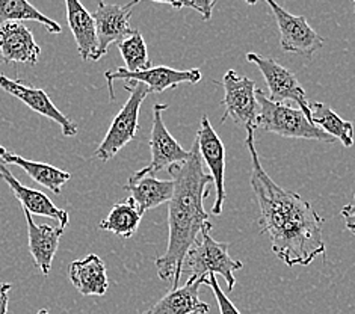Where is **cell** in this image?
Returning a JSON list of instances; mask_svg holds the SVG:
<instances>
[{
    "label": "cell",
    "instance_id": "obj_1",
    "mask_svg": "<svg viewBox=\"0 0 355 314\" xmlns=\"http://www.w3.org/2000/svg\"><path fill=\"white\" fill-rule=\"evenodd\" d=\"M245 146L251 155V188L259 202L260 233H268L270 248L287 266H309L318 256H322V224L311 202L300 193L280 188L260 164L256 150L254 130L247 132Z\"/></svg>",
    "mask_w": 355,
    "mask_h": 314
},
{
    "label": "cell",
    "instance_id": "obj_2",
    "mask_svg": "<svg viewBox=\"0 0 355 314\" xmlns=\"http://www.w3.org/2000/svg\"><path fill=\"white\" fill-rule=\"evenodd\" d=\"M173 177L174 193L168 202V237L166 251L156 259L157 275L164 281L173 279V290L180 286L182 266L192 245L205 227L210 225L205 200L209 197L214 178L205 173L197 142L189 150L186 162L168 168Z\"/></svg>",
    "mask_w": 355,
    "mask_h": 314
},
{
    "label": "cell",
    "instance_id": "obj_3",
    "mask_svg": "<svg viewBox=\"0 0 355 314\" xmlns=\"http://www.w3.org/2000/svg\"><path fill=\"white\" fill-rule=\"evenodd\" d=\"M210 228H212V224L202 228L188 256L184 257L182 277H188L186 281H197V279L206 278L210 274L221 275L225 279L228 290H233L236 286L234 272L242 269L243 263L228 254L230 245L216 242L210 236Z\"/></svg>",
    "mask_w": 355,
    "mask_h": 314
},
{
    "label": "cell",
    "instance_id": "obj_4",
    "mask_svg": "<svg viewBox=\"0 0 355 314\" xmlns=\"http://www.w3.org/2000/svg\"><path fill=\"white\" fill-rule=\"evenodd\" d=\"M256 97L260 110L257 127L260 129L280 134L283 138L315 139L327 143L336 142L334 138L313 124L300 107H293L286 103H274L259 88L256 91Z\"/></svg>",
    "mask_w": 355,
    "mask_h": 314
},
{
    "label": "cell",
    "instance_id": "obj_5",
    "mask_svg": "<svg viewBox=\"0 0 355 314\" xmlns=\"http://www.w3.org/2000/svg\"><path fill=\"white\" fill-rule=\"evenodd\" d=\"M124 89L129 92L130 97L114 118L106 137L96 150V157L100 159L101 162L111 160L118 151L137 138V133L139 130V109L142 101L151 92L148 87L139 82H129Z\"/></svg>",
    "mask_w": 355,
    "mask_h": 314
},
{
    "label": "cell",
    "instance_id": "obj_6",
    "mask_svg": "<svg viewBox=\"0 0 355 314\" xmlns=\"http://www.w3.org/2000/svg\"><path fill=\"white\" fill-rule=\"evenodd\" d=\"M224 98L221 105L224 106V115L221 118V124L225 123L227 118L242 125L245 130L257 129V97H256V82L245 76H239L234 70H228L223 78Z\"/></svg>",
    "mask_w": 355,
    "mask_h": 314
},
{
    "label": "cell",
    "instance_id": "obj_7",
    "mask_svg": "<svg viewBox=\"0 0 355 314\" xmlns=\"http://www.w3.org/2000/svg\"><path fill=\"white\" fill-rule=\"evenodd\" d=\"M247 62L254 64L263 74L269 88L268 98L270 101H274V103H286V101L297 103L310 120V103L307 101L306 91L291 70L278 64L274 58H265L259 53H248Z\"/></svg>",
    "mask_w": 355,
    "mask_h": 314
},
{
    "label": "cell",
    "instance_id": "obj_8",
    "mask_svg": "<svg viewBox=\"0 0 355 314\" xmlns=\"http://www.w3.org/2000/svg\"><path fill=\"white\" fill-rule=\"evenodd\" d=\"M168 109V105L157 103L153 107V127L150 133V150H151V160L150 164L135 173L132 177H155L157 173L170 168L173 165H179L188 160L189 151H186L179 142L174 139L173 134L168 132L166 125L162 120L164 110Z\"/></svg>",
    "mask_w": 355,
    "mask_h": 314
},
{
    "label": "cell",
    "instance_id": "obj_9",
    "mask_svg": "<svg viewBox=\"0 0 355 314\" xmlns=\"http://www.w3.org/2000/svg\"><path fill=\"white\" fill-rule=\"evenodd\" d=\"M268 6L272 11L278 32H280V46L287 53L311 58L324 46V38L318 35L304 15H293L283 6L268 0Z\"/></svg>",
    "mask_w": 355,
    "mask_h": 314
},
{
    "label": "cell",
    "instance_id": "obj_10",
    "mask_svg": "<svg viewBox=\"0 0 355 314\" xmlns=\"http://www.w3.org/2000/svg\"><path fill=\"white\" fill-rule=\"evenodd\" d=\"M138 2H130L128 5H111L98 2L97 11L92 15L97 32V52L92 61H100L107 53V49L114 42H121L135 33L130 26V17L133 8Z\"/></svg>",
    "mask_w": 355,
    "mask_h": 314
},
{
    "label": "cell",
    "instance_id": "obj_11",
    "mask_svg": "<svg viewBox=\"0 0 355 314\" xmlns=\"http://www.w3.org/2000/svg\"><path fill=\"white\" fill-rule=\"evenodd\" d=\"M105 78L109 83V94L111 98L115 100L114 92V82L118 79H125L129 82H139L144 83L151 92H164L166 89L177 88L182 83L196 85L201 80V71L198 69L191 70H175L170 67L159 65L151 67V69L139 73H129L125 69H116L114 71H106Z\"/></svg>",
    "mask_w": 355,
    "mask_h": 314
},
{
    "label": "cell",
    "instance_id": "obj_12",
    "mask_svg": "<svg viewBox=\"0 0 355 314\" xmlns=\"http://www.w3.org/2000/svg\"><path fill=\"white\" fill-rule=\"evenodd\" d=\"M196 142L198 146L201 159L205 160L206 165L209 166L210 175H212L214 183L216 186V201L212 207V213L215 216H219L223 213L225 201V147L206 115H202L200 121V129L197 132Z\"/></svg>",
    "mask_w": 355,
    "mask_h": 314
},
{
    "label": "cell",
    "instance_id": "obj_13",
    "mask_svg": "<svg viewBox=\"0 0 355 314\" xmlns=\"http://www.w3.org/2000/svg\"><path fill=\"white\" fill-rule=\"evenodd\" d=\"M0 88L6 91L8 94H11L12 97L19 98L21 103L32 109L33 112L43 115L49 118V120H52L61 125V130L65 137L71 138L78 134V125H76L71 118L64 115L61 112V109H58L53 105V101L50 100L44 89L32 88L20 79H10L6 78V76H0Z\"/></svg>",
    "mask_w": 355,
    "mask_h": 314
},
{
    "label": "cell",
    "instance_id": "obj_14",
    "mask_svg": "<svg viewBox=\"0 0 355 314\" xmlns=\"http://www.w3.org/2000/svg\"><path fill=\"white\" fill-rule=\"evenodd\" d=\"M40 55L41 49L26 24L17 21L0 23V58L3 62L35 65Z\"/></svg>",
    "mask_w": 355,
    "mask_h": 314
},
{
    "label": "cell",
    "instance_id": "obj_15",
    "mask_svg": "<svg viewBox=\"0 0 355 314\" xmlns=\"http://www.w3.org/2000/svg\"><path fill=\"white\" fill-rule=\"evenodd\" d=\"M0 178L10 186L14 197L21 202V207L28 210L31 215L35 216H47L56 219L59 223V227L65 228L70 223V216L65 210L59 209L53 204V201L50 200L46 193L37 189H31L28 186L21 184L17 178L12 175V173L5 166V164L0 160Z\"/></svg>",
    "mask_w": 355,
    "mask_h": 314
},
{
    "label": "cell",
    "instance_id": "obj_16",
    "mask_svg": "<svg viewBox=\"0 0 355 314\" xmlns=\"http://www.w3.org/2000/svg\"><path fill=\"white\" fill-rule=\"evenodd\" d=\"M205 284H207V277L197 281H186L174 290L171 288L162 299L142 314H207L210 305L198 298L200 288Z\"/></svg>",
    "mask_w": 355,
    "mask_h": 314
},
{
    "label": "cell",
    "instance_id": "obj_17",
    "mask_svg": "<svg viewBox=\"0 0 355 314\" xmlns=\"http://www.w3.org/2000/svg\"><path fill=\"white\" fill-rule=\"evenodd\" d=\"M24 218H26L28 225V241H29V251L33 259L35 266L41 270L43 275H49L52 269V263L55 254L59 246V239L64 234V228L52 227L47 224L37 225L33 223L32 215L28 210H24Z\"/></svg>",
    "mask_w": 355,
    "mask_h": 314
},
{
    "label": "cell",
    "instance_id": "obj_18",
    "mask_svg": "<svg viewBox=\"0 0 355 314\" xmlns=\"http://www.w3.org/2000/svg\"><path fill=\"white\" fill-rule=\"evenodd\" d=\"M69 278L83 296H103L109 288L106 265L97 254L73 261L69 268Z\"/></svg>",
    "mask_w": 355,
    "mask_h": 314
},
{
    "label": "cell",
    "instance_id": "obj_19",
    "mask_svg": "<svg viewBox=\"0 0 355 314\" xmlns=\"http://www.w3.org/2000/svg\"><path fill=\"white\" fill-rule=\"evenodd\" d=\"M67 21L83 61H92L97 52V32L92 15L78 0H67Z\"/></svg>",
    "mask_w": 355,
    "mask_h": 314
},
{
    "label": "cell",
    "instance_id": "obj_20",
    "mask_svg": "<svg viewBox=\"0 0 355 314\" xmlns=\"http://www.w3.org/2000/svg\"><path fill=\"white\" fill-rule=\"evenodd\" d=\"M124 189L130 192V198L137 202L139 211L144 215L146 211L171 201L174 193V182L159 180V178L150 175L141 178L130 177Z\"/></svg>",
    "mask_w": 355,
    "mask_h": 314
},
{
    "label": "cell",
    "instance_id": "obj_21",
    "mask_svg": "<svg viewBox=\"0 0 355 314\" xmlns=\"http://www.w3.org/2000/svg\"><path fill=\"white\" fill-rule=\"evenodd\" d=\"M0 160L5 164H11L21 168L33 182L44 186V188L52 191L53 193H61L62 186L69 183L71 178V174L64 171V169H59L53 165L43 164V162H33V160H28L21 156H17L10 151H6L5 155L0 157Z\"/></svg>",
    "mask_w": 355,
    "mask_h": 314
},
{
    "label": "cell",
    "instance_id": "obj_22",
    "mask_svg": "<svg viewBox=\"0 0 355 314\" xmlns=\"http://www.w3.org/2000/svg\"><path fill=\"white\" fill-rule=\"evenodd\" d=\"M142 216L137 202L129 197L112 206L109 215L98 224V228L129 239L138 232Z\"/></svg>",
    "mask_w": 355,
    "mask_h": 314
},
{
    "label": "cell",
    "instance_id": "obj_23",
    "mask_svg": "<svg viewBox=\"0 0 355 314\" xmlns=\"http://www.w3.org/2000/svg\"><path fill=\"white\" fill-rule=\"evenodd\" d=\"M310 120L329 137L340 141L346 148L354 146V125L340 118L329 106L320 101L310 103Z\"/></svg>",
    "mask_w": 355,
    "mask_h": 314
},
{
    "label": "cell",
    "instance_id": "obj_24",
    "mask_svg": "<svg viewBox=\"0 0 355 314\" xmlns=\"http://www.w3.org/2000/svg\"><path fill=\"white\" fill-rule=\"evenodd\" d=\"M0 20L5 21H26L32 20L43 24L49 33L59 35L62 32L61 24L49 19L43 12H40L32 3L26 0H0Z\"/></svg>",
    "mask_w": 355,
    "mask_h": 314
},
{
    "label": "cell",
    "instance_id": "obj_25",
    "mask_svg": "<svg viewBox=\"0 0 355 314\" xmlns=\"http://www.w3.org/2000/svg\"><path fill=\"white\" fill-rule=\"evenodd\" d=\"M118 50L124 59L125 70L129 73H139L151 69V61L148 58L147 44L144 41L141 32L135 30L133 35L118 42Z\"/></svg>",
    "mask_w": 355,
    "mask_h": 314
},
{
    "label": "cell",
    "instance_id": "obj_26",
    "mask_svg": "<svg viewBox=\"0 0 355 314\" xmlns=\"http://www.w3.org/2000/svg\"><path fill=\"white\" fill-rule=\"evenodd\" d=\"M159 3H164V5H168L171 8H175V10H182V8H191V10L201 14L202 20L212 19V11H214V8L216 6L215 0H193V2L186 0V2H159Z\"/></svg>",
    "mask_w": 355,
    "mask_h": 314
},
{
    "label": "cell",
    "instance_id": "obj_27",
    "mask_svg": "<svg viewBox=\"0 0 355 314\" xmlns=\"http://www.w3.org/2000/svg\"><path fill=\"white\" fill-rule=\"evenodd\" d=\"M207 286H210V288L214 290V295H215L218 307H219V313L221 314H241V311L236 308V305L230 299H228V296L221 290V287H219V283L216 279V275L210 274L207 277Z\"/></svg>",
    "mask_w": 355,
    "mask_h": 314
},
{
    "label": "cell",
    "instance_id": "obj_28",
    "mask_svg": "<svg viewBox=\"0 0 355 314\" xmlns=\"http://www.w3.org/2000/svg\"><path fill=\"white\" fill-rule=\"evenodd\" d=\"M340 215H342V218L345 220L346 230H348L351 234L355 236V195H354V201L349 202V204H346L340 210Z\"/></svg>",
    "mask_w": 355,
    "mask_h": 314
},
{
    "label": "cell",
    "instance_id": "obj_29",
    "mask_svg": "<svg viewBox=\"0 0 355 314\" xmlns=\"http://www.w3.org/2000/svg\"><path fill=\"white\" fill-rule=\"evenodd\" d=\"M12 284H0V314H8V304H10V290Z\"/></svg>",
    "mask_w": 355,
    "mask_h": 314
},
{
    "label": "cell",
    "instance_id": "obj_30",
    "mask_svg": "<svg viewBox=\"0 0 355 314\" xmlns=\"http://www.w3.org/2000/svg\"><path fill=\"white\" fill-rule=\"evenodd\" d=\"M5 152H6V150H5L2 146H0V157H2V156L5 155Z\"/></svg>",
    "mask_w": 355,
    "mask_h": 314
},
{
    "label": "cell",
    "instance_id": "obj_31",
    "mask_svg": "<svg viewBox=\"0 0 355 314\" xmlns=\"http://www.w3.org/2000/svg\"><path fill=\"white\" fill-rule=\"evenodd\" d=\"M37 314H50L47 310H40Z\"/></svg>",
    "mask_w": 355,
    "mask_h": 314
}]
</instances>
